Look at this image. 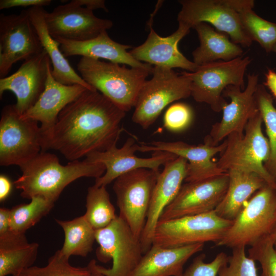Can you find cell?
I'll return each instance as SVG.
<instances>
[{"mask_svg": "<svg viewBox=\"0 0 276 276\" xmlns=\"http://www.w3.org/2000/svg\"><path fill=\"white\" fill-rule=\"evenodd\" d=\"M125 114L97 90L87 89L61 111L43 136V152L55 150L71 162L105 151L117 146Z\"/></svg>", "mask_w": 276, "mask_h": 276, "instance_id": "cell-1", "label": "cell"}, {"mask_svg": "<svg viewBox=\"0 0 276 276\" xmlns=\"http://www.w3.org/2000/svg\"><path fill=\"white\" fill-rule=\"evenodd\" d=\"M20 168L21 175L13 183L21 191L20 196L29 199L40 196L54 202L73 181L83 177L96 179L103 175L106 170L103 164L85 159L62 165L55 154L45 151Z\"/></svg>", "mask_w": 276, "mask_h": 276, "instance_id": "cell-2", "label": "cell"}, {"mask_svg": "<svg viewBox=\"0 0 276 276\" xmlns=\"http://www.w3.org/2000/svg\"><path fill=\"white\" fill-rule=\"evenodd\" d=\"M153 68H127L86 57H82L77 64L82 78L126 112L134 107Z\"/></svg>", "mask_w": 276, "mask_h": 276, "instance_id": "cell-3", "label": "cell"}, {"mask_svg": "<svg viewBox=\"0 0 276 276\" xmlns=\"http://www.w3.org/2000/svg\"><path fill=\"white\" fill-rule=\"evenodd\" d=\"M263 123L259 111L247 122L245 134L232 133L228 135L225 139L226 147L220 153L217 163L225 172L237 170L256 173L276 189L264 166L269 157L270 148L268 139L262 131Z\"/></svg>", "mask_w": 276, "mask_h": 276, "instance_id": "cell-4", "label": "cell"}, {"mask_svg": "<svg viewBox=\"0 0 276 276\" xmlns=\"http://www.w3.org/2000/svg\"><path fill=\"white\" fill-rule=\"evenodd\" d=\"M275 224L276 189L267 184L251 196L215 246H251L272 234Z\"/></svg>", "mask_w": 276, "mask_h": 276, "instance_id": "cell-5", "label": "cell"}, {"mask_svg": "<svg viewBox=\"0 0 276 276\" xmlns=\"http://www.w3.org/2000/svg\"><path fill=\"white\" fill-rule=\"evenodd\" d=\"M152 77L143 85L134 106L132 121L147 129L156 120L162 110L172 102L191 96V80L183 72L154 66Z\"/></svg>", "mask_w": 276, "mask_h": 276, "instance_id": "cell-6", "label": "cell"}, {"mask_svg": "<svg viewBox=\"0 0 276 276\" xmlns=\"http://www.w3.org/2000/svg\"><path fill=\"white\" fill-rule=\"evenodd\" d=\"M38 122L23 118L15 104L5 106L0 120V165H24L43 151Z\"/></svg>", "mask_w": 276, "mask_h": 276, "instance_id": "cell-7", "label": "cell"}, {"mask_svg": "<svg viewBox=\"0 0 276 276\" xmlns=\"http://www.w3.org/2000/svg\"><path fill=\"white\" fill-rule=\"evenodd\" d=\"M251 61L249 56H242L205 64L195 72H187L191 80V96L196 102L209 105L216 112L222 111L227 104L223 91L229 85L245 89L244 77Z\"/></svg>", "mask_w": 276, "mask_h": 276, "instance_id": "cell-8", "label": "cell"}, {"mask_svg": "<svg viewBox=\"0 0 276 276\" xmlns=\"http://www.w3.org/2000/svg\"><path fill=\"white\" fill-rule=\"evenodd\" d=\"M232 222L233 220L218 216L215 211L159 221L152 245L176 247L210 242L216 244L222 239Z\"/></svg>", "mask_w": 276, "mask_h": 276, "instance_id": "cell-9", "label": "cell"}, {"mask_svg": "<svg viewBox=\"0 0 276 276\" xmlns=\"http://www.w3.org/2000/svg\"><path fill=\"white\" fill-rule=\"evenodd\" d=\"M98 259L102 262L112 260L111 268L96 264L97 269L105 276H130L143 257L140 238L119 216L107 226L96 230Z\"/></svg>", "mask_w": 276, "mask_h": 276, "instance_id": "cell-10", "label": "cell"}, {"mask_svg": "<svg viewBox=\"0 0 276 276\" xmlns=\"http://www.w3.org/2000/svg\"><path fill=\"white\" fill-rule=\"evenodd\" d=\"M159 173L152 169H137L118 177L113 185L120 211L119 216L140 239Z\"/></svg>", "mask_w": 276, "mask_h": 276, "instance_id": "cell-11", "label": "cell"}, {"mask_svg": "<svg viewBox=\"0 0 276 276\" xmlns=\"http://www.w3.org/2000/svg\"><path fill=\"white\" fill-rule=\"evenodd\" d=\"M178 2L181 6L177 16L178 24L190 29L200 23H206L229 36L237 44L249 47L252 44L231 0H181Z\"/></svg>", "mask_w": 276, "mask_h": 276, "instance_id": "cell-12", "label": "cell"}, {"mask_svg": "<svg viewBox=\"0 0 276 276\" xmlns=\"http://www.w3.org/2000/svg\"><path fill=\"white\" fill-rule=\"evenodd\" d=\"M44 50L27 10L18 14L0 15V77H6L13 64Z\"/></svg>", "mask_w": 276, "mask_h": 276, "instance_id": "cell-13", "label": "cell"}, {"mask_svg": "<svg viewBox=\"0 0 276 276\" xmlns=\"http://www.w3.org/2000/svg\"><path fill=\"white\" fill-rule=\"evenodd\" d=\"M229 182L228 173L183 183L175 199L165 209L159 221L213 211L224 198Z\"/></svg>", "mask_w": 276, "mask_h": 276, "instance_id": "cell-14", "label": "cell"}, {"mask_svg": "<svg viewBox=\"0 0 276 276\" xmlns=\"http://www.w3.org/2000/svg\"><path fill=\"white\" fill-rule=\"evenodd\" d=\"M258 85L259 75L251 74L247 75L244 90L234 85L224 89L223 96L229 98L231 102L223 108L221 121L212 126L204 141L216 146L232 133L244 134L247 122L259 111L255 96Z\"/></svg>", "mask_w": 276, "mask_h": 276, "instance_id": "cell-15", "label": "cell"}, {"mask_svg": "<svg viewBox=\"0 0 276 276\" xmlns=\"http://www.w3.org/2000/svg\"><path fill=\"white\" fill-rule=\"evenodd\" d=\"M44 19L48 32L54 39L77 41L93 39L113 26L110 20L97 17L93 11L72 1L57 6L51 12L45 10Z\"/></svg>", "mask_w": 276, "mask_h": 276, "instance_id": "cell-16", "label": "cell"}, {"mask_svg": "<svg viewBox=\"0 0 276 276\" xmlns=\"http://www.w3.org/2000/svg\"><path fill=\"white\" fill-rule=\"evenodd\" d=\"M138 145L134 137H128L120 148L114 146L105 151L94 152L86 156V160L101 163L105 167L104 174L95 179L94 185L106 187L121 175L140 168L159 172L160 166L178 157L167 152L155 151L151 157H139L134 154Z\"/></svg>", "mask_w": 276, "mask_h": 276, "instance_id": "cell-17", "label": "cell"}, {"mask_svg": "<svg viewBox=\"0 0 276 276\" xmlns=\"http://www.w3.org/2000/svg\"><path fill=\"white\" fill-rule=\"evenodd\" d=\"M52 63L44 50L24 61L13 74L0 79V97L6 90L16 96L15 104L21 116L37 102L43 91Z\"/></svg>", "mask_w": 276, "mask_h": 276, "instance_id": "cell-18", "label": "cell"}, {"mask_svg": "<svg viewBox=\"0 0 276 276\" xmlns=\"http://www.w3.org/2000/svg\"><path fill=\"white\" fill-rule=\"evenodd\" d=\"M204 141V144L198 145H190L181 141L142 143L138 145L137 151L142 152L164 151L185 158L188 162L185 182L204 179L227 173L219 168L217 162L212 160L214 155L224 150L226 140L224 139L216 146H212Z\"/></svg>", "mask_w": 276, "mask_h": 276, "instance_id": "cell-19", "label": "cell"}, {"mask_svg": "<svg viewBox=\"0 0 276 276\" xmlns=\"http://www.w3.org/2000/svg\"><path fill=\"white\" fill-rule=\"evenodd\" d=\"M187 160L177 157L168 162L158 175L141 237L143 254L152 245L155 228L165 209L178 194L186 176Z\"/></svg>", "mask_w": 276, "mask_h": 276, "instance_id": "cell-20", "label": "cell"}, {"mask_svg": "<svg viewBox=\"0 0 276 276\" xmlns=\"http://www.w3.org/2000/svg\"><path fill=\"white\" fill-rule=\"evenodd\" d=\"M190 30L187 26L178 24L174 33L167 37H161L150 26L146 41L129 53L140 62L172 69L180 68L189 72H195L199 66L188 59L178 48L179 42L189 33Z\"/></svg>", "mask_w": 276, "mask_h": 276, "instance_id": "cell-21", "label": "cell"}, {"mask_svg": "<svg viewBox=\"0 0 276 276\" xmlns=\"http://www.w3.org/2000/svg\"><path fill=\"white\" fill-rule=\"evenodd\" d=\"M52 71V65L49 68L43 91L35 104L21 115L40 122L43 136L55 124L61 111L87 89L79 84L69 85L59 82L53 76Z\"/></svg>", "mask_w": 276, "mask_h": 276, "instance_id": "cell-22", "label": "cell"}, {"mask_svg": "<svg viewBox=\"0 0 276 276\" xmlns=\"http://www.w3.org/2000/svg\"><path fill=\"white\" fill-rule=\"evenodd\" d=\"M60 44L64 57L80 55L96 59H106L111 62L126 64L132 67L150 68L151 64L136 60L127 50L130 45L121 44L113 40L106 31L97 37L86 41H77L62 38L55 39Z\"/></svg>", "mask_w": 276, "mask_h": 276, "instance_id": "cell-23", "label": "cell"}, {"mask_svg": "<svg viewBox=\"0 0 276 276\" xmlns=\"http://www.w3.org/2000/svg\"><path fill=\"white\" fill-rule=\"evenodd\" d=\"M204 245V243L176 247L152 245L130 276H181L186 263L202 251Z\"/></svg>", "mask_w": 276, "mask_h": 276, "instance_id": "cell-24", "label": "cell"}, {"mask_svg": "<svg viewBox=\"0 0 276 276\" xmlns=\"http://www.w3.org/2000/svg\"><path fill=\"white\" fill-rule=\"evenodd\" d=\"M27 11L41 44L51 60L52 73L55 79L63 84H79L90 90H96L75 72L61 52L60 43L50 35L45 25V10L43 7H33L27 9Z\"/></svg>", "mask_w": 276, "mask_h": 276, "instance_id": "cell-25", "label": "cell"}, {"mask_svg": "<svg viewBox=\"0 0 276 276\" xmlns=\"http://www.w3.org/2000/svg\"><path fill=\"white\" fill-rule=\"evenodd\" d=\"M227 173L229 182L227 191L214 211L220 217L233 220L251 196L267 183L256 173L237 170Z\"/></svg>", "mask_w": 276, "mask_h": 276, "instance_id": "cell-26", "label": "cell"}, {"mask_svg": "<svg viewBox=\"0 0 276 276\" xmlns=\"http://www.w3.org/2000/svg\"><path fill=\"white\" fill-rule=\"evenodd\" d=\"M194 29L200 41L199 46L192 52L193 62L197 65L218 61H228L242 57L243 50L241 47L210 25L201 22Z\"/></svg>", "mask_w": 276, "mask_h": 276, "instance_id": "cell-27", "label": "cell"}, {"mask_svg": "<svg viewBox=\"0 0 276 276\" xmlns=\"http://www.w3.org/2000/svg\"><path fill=\"white\" fill-rule=\"evenodd\" d=\"M39 246L37 243H29L25 234H16L10 230L0 237V276H19L32 266Z\"/></svg>", "mask_w": 276, "mask_h": 276, "instance_id": "cell-28", "label": "cell"}, {"mask_svg": "<svg viewBox=\"0 0 276 276\" xmlns=\"http://www.w3.org/2000/svg\"><path fill=\"white\" fill-rule=\"evenodd\" d=\"M231 3L250 40L258 42L266 53L272 52L276 45V23L262 18L254 12V1L231 0Z\"/></svg>", "mask_w": 276, "mask_h": 276, "instance_id": "cell-29", "label": "cell"}, {"mask_svg": "<svg viewBox=\"0 0 276 276\" xmlns=\"http://www.w3.org/2000/svg\"><path fill=\"white\" fill-rule=\"evenodd\" d=\"M62 228L64 240L59 251L63 257L69 259L71 256L86 257L93 250L96 230L81 216L70 220L55 219Z\"/></svg>", "mask_w": 276, "mask_h": 276, "instance_id": "cell-30", "label": "cell"}, {"mask_svg": "<svg viewBox=\"0 0 276 276\" xmlns=\"http://www.w3.org/2000/svg\"><path fill=\"white\" fill-rule=\"evenodd\" d=\"M259 111L265 126L270 153L264 166L276 186V108L273 97L264 84H259L255 94Z\"/></svg>", "mask_w": 276, "mask_h": 276, "instance_id": "cell-31", "label": "cell"}, {"mask_svg": "<svg viewBox=\"0 0 276 276\" xmlns=\"http://www.w3.org/2000/svg\"><path fill=\"white\" fill-rule=\"evenodd\" d=\"M86 209L84 216L95 230L107 226L118 216L106 187L94 185L88 188Z\"/></svg>", "mask_w": 276, "mask_h": 276, "instance_id": "cell-32", "label": "cell"}, {"mask_svg": "<svg viewBox=\"0 0 276 276\" xmlns=\"http://www.w3.org/2000/svg\"><path fill=\"white\" fill-rule=\"evenodd\" d=\"M53 201L40 196L31 199L29 203L17 205L10 209V230L16 234H25L46 216L54 205Z\"/></svg>", "mask_w": 276, "mask_h": 276, "instance_id": "cell-33", "label": "cell"}, {"mask_svg": "<svg viewBox=\"0 0 276 276\" xmlns=\"http://www.w3.org/2000/svg\"><path fill=\"white\" fill-rule=\"evenodd\" d=\"M89 267H76L69 263V259L62 256L59 250L48 260L43 267L32 266L24 270L19 276H88Z\"/></svg>", "mask_w": 276, "mask_h": 276, "instance_id": "cell-34", "label": "cell"}, {"mask_svg": "<svg viewBox=\"0 0 276 276\" xmlns=\"http://www.w3.org/2000/svg\"><path fill=\"white\" fill-rule=\"evenodd\" d=\"M274 236L272 234L259 240L248 250V257L258 262L261 267V276H276V250Z\"/></svg>", "mask_w": 276, "mask_h": 276, "instance_id": "cell-35", "label": "cell"}, {"mask_svg": "<svg viewBox=\"0 0 276 276\" xmlns=\"http://www.w3.org/2000/svg\"><path fill=\"white\" fill-rule=\"evenodd\" d=\"M245 248H232L231 255L220 268L217 276H258L255 261L247 256Z\"/></svg>", "mask_w": 276, "mask_h": 276, "instance_id": "cell-36", "label": "cell"}, {"mask_svg": "<svg viewBox=\"0 0 276 276\" xmlns=\"http://www.w3.org/2000/svg\"><path fill=\"white\" fill-rule=\"evenodd\" d=\"M193 118L192 109L188 105L177 103L166 110L164 117V127L172 132H180L191 125Z\"/></svg>", "mask_w": 276, "mask_h": 276, "instance_id": "cell-37", "label": "cell"}, {"mask_svg": "<svg viewBox=\"0 0 276 276\" xmlns=\"http://www.w3.org/2000/svg\"><path fill=\"white\" fill-rule=\"evenodd\" d=\"M228 257L224 252L218 253L210 262H205V255L197 256L181 276H217L220 268L227 262Z\"/></svg>", "mask_w": 276, "mask_h": 276, "instance_id": "cell-38", "label": "cell"}, {"mask_svg": "<svg viewBox=\"0 0 276 276\" xmlns=\"http://www.w3.org/2000/svg\"><path fill=\"white\" fill-rule=\"evenodd\" d=\"M52 3L51 0H1L0 9L12 7H42L47 6Z\"/></svg>", "mask_w": 276, "mask_h": 276, "instance_id": "cell-39", "label": "cell"}, {"mask_svg": "<svg viewBox=\"0 0 276 276\" xmlns=\"http://www.w3.org/2000/svg\"><path fill=\"white\" fill-rule=\"evenodd\" d=\"M10 209H0V237L7 234L10 231Z\"/></svg>", "mask_w": 276, "mask_h": 276, "instance_id": "cell-40", "label": "cell"}, {"mask_svg": "<svg viewBox=\"0 0 276 276\" xmlns=\"http://www.w3.org/2000/svg\"><path fill=\"white\" fill-rule=\"evenodd\" d=\"M73 3L80 6L93 11L96 9H102L106 12H108L105 5V1L104 0H72Z\"/></svg>", "mask_w": 276, "mask_h": 276, "instance_id": "cell-41", "label": "cell"}, {"mask_svg": "<svg viewBox=\"0 0 276 276\" xmlns=\"http://www.w3.org/2000/svg\"><path fill=\"white\" fill-rule=\"evenodd\" d=\"M12 188V183L5 175H0V201H3L9 195Z\"/></svg>", "mask_w": 276, "mask_h": 276, "instance_id": "cell-42", "label": "cell"}, {"mask_svg": "<svg viewBox=\"0 0 276 276\" xmlns=\"http://www.w3.org/2000/svg\"><path fill=\"white\" fill-rule=\"evenodd\" d=\"M263 84L269 89L272 96L276 99V72L268 69L265 74V81Z\"/></svg>", "mask_w": 276, "mask_h": 276, "instance_id": "cell-43", "label": "cell"}, {"mask_svg": "<svg viewBox=\"0 0 276 276\" xmlns=\"http://www.w3.org/2000/svg\"><path fill=\"white\" fill-rule=\"evenodd\" d=\"M96 261L95 260H91L87 266L89 267L90 272L88 276H105L100 272L96 268Z\"/></svg>", "mask_w": 276, "mask_h": 276, "instance_id": "cell-44", "label": "cell"}, {"mask_svg": "<svg viewBox=\"0 0 276 276\" xmlns=\"http://www.w3.org/2000/svg\"><path fill=\"white\" fill-rule=\"evenodd\" d=\"M273 233L274 234V242H273V245L274 247L276 250V224L275 225V227L274 228Z\"/></svg>", "mask_w": 276, "mask_h": 276, "instance_id": "cell-45", "label": "cell"}, {"mask_svg": "<svg viewBox=\"0 0 276 276\" xmlns=\"http://www.w3.org/2000/svg\"><path fill=\"white\" fill-rule=\"evenodd\" d=\"M272 52L276 53V45L274 47Z\"/></svg>", "mask_w": 276, "mask_h": 276, "instance_id": "cell-46", "label": "cell"}]
</instances>
